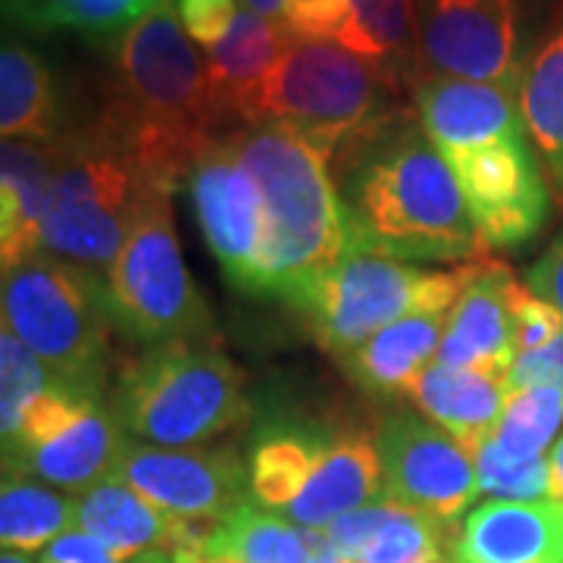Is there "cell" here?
<instances>
[{"mask_svg":"<svg viewBox=\"0 0 563 563\" xmlns=\"http://www.w3.org/2000/svg\"><path fill=\"white\" fill-rule=\"evenodd\" d=\"M563 422V391L554 385H529L510 388L492 442L501 448L510 461H539L551 448Z\"/></svg>","mask_w":563,"mask_h":563,"instance_id":"1f68e13d","label":"cell"},{"mask_svg":"<svg viewBox=\"0 0 563 563\" xmlns=\"http://www.w3.org/2000/svg\"><path fill=\"white\" fill-rule=\"evenodd\" d=\"M476 463V483L479 495L488 501H551V476H548V457L539 461H510L492 435L473 451Z\"/></svg>","mask_w":563,"mask_h":563,"instance_id":"836d02e7","label":"cell"},{"mask_svg":"<svg viewBox=\"0 0 563 563\" xmlns=\"http://www.w3.org/2000/svg\"><path fill=\"white\" fill-rule=\"evenodd\" d=\"M410 103L417 110L422 132L432 144L451 154L485 141L520 132V91L485 81L451 79V76H420Z\"/></svg>","mask_w":563,"mask_h":563,"instance_id":"ac0fdd59","label":"cell"},{"mask_svg":"<svg viewBox=\"0 0 563 563\" xmlns=\"http://www.w3.org/2000/svg\"><path fill=\"white\" fill-rule=\"evenodd\" d=\"M383 457V498L439 523L457 526L479 495L473 454L420 413H391L376 429Z\"/></svg>","mask_w":563,"mask_h":563,"instance_id":"5bb4252c","label":"cell"},{"mask_svg":"<svg viewBox=\"0 0 563 563\" xmlns=\"http://www.w3.org/2000/svg\"><path fill=\"white\" fill-rule=\"evenodd\" d=\"M73 529V498L0 466V554L44 551Z\"/></svg>","mask_w":563,"mask_h":563,"instance_id":"f546056e","label":"cell"},{"mask_svg":"<svg viewBox=\"0 0 563 563\" xmlns=\"http://www.w3.org/2000/svg\"><path fill=\"white\" fill-rule=\"evenodd\" d=\"M244 7H251V10H257L263 16H269V20H279L282 13V0H242Z\"/></svg>","mask_w":563,"mask_h":563,"instance_id":"b9f144b4","label":"cell"},{"mask_svg":"<svg viewBox=\"0 0 563 563\" xmlns=\"http://www.w3.org/2000/svg\"><path fill=\"white\" fill-rule=\"evenodd\" d=\"M91 117L139 163L141 176L176 195L222 120L198 44L181 29L176 0L107 41V69Z\"/></svg>","mask_w":563,"mask_h":563,"instance_id":"6da1fadb","label":"cell"},{"mask_svg":"<svg viewBox=\"0 0 563 563\" xmlns=\"http://www.w3.org/2000/svg\"><path fill=\"white\" fill-rule=\"evenodd\" d=\"M329 169L351 217V247L404 263L488 257L461 185L413 107Z\"/></svg>","mask_w":563,"mask_h":563,"instance_id":"7a4b0ae2","label":"cell"},{"mask_svg":"<svg viewBox=\"0 0 563 563\" xmlns=\"http://www.w3.org/2000/svg\"><path fill=\"white\" fill-rule=\"evenodd\" d=\"M383 492L385 476L376 435L361 426H339L329 432L313 476L282 514V520L310 532H325L347 514L379 501Z\"/></svg>","mask_w":563,"mask_h":563,"instance_id":"e0dca14e","label":"cell"},{"mask_svg":"<svg viewBox=\"0 0 563 563\" xmlns=\"http://www.w3.org/2000/svg\"><path fill=\"white\" fill-rule=\"evenodd\" d=\"M125 563H179V558H176V551H147V554H139Z\"/></svg>","mask_w":563,"mask_h":563,"instance_id":"7bdbcfd3","label":"cell"},{"mask_svg":"<svg viewBox=\"0 0 563 563\" xmlns=\"http://www.w3.org/2000/svg\"><path fill=\"white\" fill-rule=\"evenodd\" d=\"M173 195L151 185L110 273L103 276L117 332L147 347L213 344L217 322L195 285L173 220Z\"/></svg>","mask_w":563,"mask_h":563,"instance_id":"ba28073f","label":"cell"},{"mask_svg":"<svg viewBox=\"0 0 563 563\" xmlns=\"http://www.w3.org/2000/svg\"><path fill=\"white\" fill-rule=\"evenodd\" d=\"M38 561H44V563H125V558H120L117 551H110V548L98 542V539L85 536L81 529H66L60 539H54V542L41 551ZM129 561H132V558H129Z\"/></svg>","mask_w":563,"mask_h":563,"instance_id":"f35d334b","label":"cell"},{"mask_svg":"<svg viewBox=\"0 0 563 563\" xmlns=\"http://www.w3.org/2000/svg\"><path fill=\"white\" fill-rule=\"evenodd\" d=\"M561 332V313L548 301H542L539 295H532L526 288V282H520L514 291V347H517V357L551 344Z\"/></svg>","mask_w":563,"mask_h":563,"instance_id":"e575fe53","label":"cell"},{"mask_svg":"<svg viewBox=\"0 0 563 563\" xmlns=\"http://www.w3.org/2000/svg\"><path fill=\"white\" fill-rule=\"evenodd\" d=\"M507 395H510L507 373L454 369V366L432 361L417 373V379L410 383L404 398L413 404L426 420L435 422L448 435H454L466 451H473L492 435Z\"/></svg>","mask_w":563,"mask_h":563,"instance_id":"603a6c76","label":"cell"},{"mask_svg":"<svg viewBox=\"0 0 563 563\" xmlns=\"http://www.w3.org/2000/svg\"><path fill=\"white\" fill-rule=\"evenodd\" d=\"M335 41L379 66L401 91L413 95V85L422 76L413 0H347V22Z\"/></svg>","mask_w":563,"mask_h":563,"instance_id":"f1b7e54d","label":"cell"},{"mask_svg":"<svg viewBox=\"0 0 563 563\" xmlns=\"http://www.w3.org/2000/svg\"><path fill=\"white\" fill-rule=\"evenodd\" d=\"M125 442L107 398H81L54 385L25 413L20 439L0 454V466L73 498L113 476Z\"/></svg>","mask_w":563,"mask_h":563,"instance_id":"8fae6325","label":"cell"},{"mask_svg":"<svg viewBox=\"0 0 563 563\" xmlns=\"http://www.w3.org/2000/svg\"><path fill=\"white\" fill-rule=\"evenodd\" d=\"M161 0H0V16L35 32H81L110 41L144 20Z\"/></svg>","mask_w":563,"mask_h":563,"instance_id":"4dcf8cb0","label":"cell"},{"mask_svg":"<svg viewBox=\"0 0 563 563\" xmlns=\"http://www.w3.org/2000/svg\"><path fill=\"white\" fill-rule=\"evenodd\" d=\"M79 120L57 73L25 44L0 41V139L54 141Z\"/></svg>","mask_w":563,"mask_h":563,"instance_id":"d4e9b609","label":"cell"},{"mask_svg":"<svg viewBox=\"0 0 563 563\" xmlns=\"http://www.w3.org/2000/svg\"><path fill=\"white\" fill-rule=\"evenodd\" d=\"M454 532L457 526L379 498L342 517L322 536L351 563H454Z\"/></svg>","mask_w":563,"mask_h":563,"instance_id":"7402d4cb","label":"cell"},{"mask_svg":"<svg viewBox=\"0 0 563 563\" xmlns=\"http://www.w3.org/2000/svg\"><path fill=\"white\" fill-rule=\"evenodd\" d=\"M176 7H179L181 29L188 32V38L203 51H210L213 44H220L229 25L235 22L242 0H176Z\"/></svg>","mask_w":563,"mask_h":563,"instance_id":"8d00e7d4","label":"cell"},{"mask_svg":"<svg viewBox=\"0 0 563 563\" xmlns=\"http://www.w3.org/2000/svg\"><path fill=\"white\" fill-rule=\"evenodd\" d=\"M73 529L98 539L125 561L147 551H185L207 536V526L169 517L117 476L73 495Z\"/></svg>","mask_w":563,"mask_h":563,"instance_id":"d6986e66","label":"cell"},{"mask_svg":"<svg viewBox=\"0 0 563 563\" xmlns=\"http://www.w3.org/2000/svg\"><path fill=\"white\" fill-rule=\"evenodd\" d=\"M523 282L532 295H539L563 317V232L548 244V251L526 273Z\"/></svg>","mask_w":563,"mask_h":563,"instance_id":"ab89813d","label":"cell"},{"mask_svg":"<svg viewBox=\"0 0 563 563\" xmlns=\"http://www.w3.org/2000/svg\"><path fill=\"white\" fill-rule=\"evenodd\" d=\"M288 41L291 32L279 20H269L242 3L239 16L220 44L203 51L207 79L222 120V135L251 120L263 81L285 54Z\"/></svg>","mask_w":563,"mask_h":563,"instance_id":"44dd1931","label":"cell"},{"mask_svg":"<svg viewBox=\"0 0 563 563\" xmlns=\"http://www.w3.org/2000/svg\"><path fill=\"white\" fill-rule=\"evenodd\" d=\"M0 320L57 388L110 398L117 325L101 276L38 251L0 276Z\"/></svg>","mask_w":563,"mask_h":563,"instance_id":"5b68a950","label":"cell"},{"mask_svg":"<svg viewBox=\"0 0 563 563\" xmlns=\"http://www.w3.org/2000/svg\"><path fill=\"white\" fill-rule=\"evenodd\" d=\"M422 76L485 81L520 91L526 60L542 35L539 0H413Z\"/></svg>","mask_w":563,"mask_h":563,"instance_id":"30bf717a","label":"cell"},{"mask_svg":"<svg viewBox=\"0 0 563 563\" xmlns=\"http://www.w3.org/2000/svg\"><path fill=\"white\" fill-rule=\"evenodd\" d=\"M454 563H563V504L485 501L451 544Z\"/></svg>","mask_w":563,"mask_h":563,"instance_id":"ffe728a7","label":"cell"},{"mask_svg":"<svg viewBox=\"0 0 563 563\" xmlns=\"http://www.w3.org/2000/svg\"><path fill=\"white\" fill-rule=\"evenodd\" d=\"M332 426L298 420H273L254 429L247 451L251 504L282 517L313 476L329 442Z\"/></svg>","mask_w":563,"mask_h":563,"instance_id":"4316f807","label":"cell"},{"mask_svg":"<svg viewBox=\"0 0 563 563\" xmlns=\"http://www.w3.org/2000/svg\"><path fill=\"white\" fill-rule=\"evenodd\" d=\"M0 563H38L32 554H25V551H3L0 554Z\"/></svg>","mask_w":563,"mask_h":563,"instance_id":"ee69618b","label":"cell"},{"mask_svg":"<svg viewBox=\"0 0 563 563\" xmlns=\"http://www.w3.org/2000/svg\"><path fill=\"white\" fill-rule=\"evenodd\" d=\"M54 141L0 139V276L41 251Z\"/></svg>","mask_w":563,"mask_h":563,"instance_id":"cb8c5ba5","label":"cell"},{"mask_svg":"<svg viewBox=\"0 0 563 563\" xmlns=\"http://www.w3.org/2000/svg\"><path fill=\"white\" fill-rule=\"evenodd\" d=\"M185 185L225 282L263 298V201L247 169L217 139L203 147Z\"/></svg>","mask_w":563,"mask_h":563,"instance_id":"9a60e30c","label":"cell"},{"mask_svg":"<svg viewBox=\"0 0 563 563\" xmlns=\"http://www.w3.org/2000/svg\"><path fill=\"white\" fill-rule=\"evenodd\" d=\"M54 388L41 361L0 320V454L20 439L25 413Z\"/></svg>","mask_w":563,"mask_h":563,"instance_id":"d6a6232c","label":"cell"},{"mask_svg":"<svg viewBox=\"0 0 563 563\" xmlns=\"http://www.w3.org/2000/svg\"><path fill=\"white\" fill-rule=\"evenodd\" d=\"M448 313L413 310L339 357L344 376L373 398H404L422 366L435 361Z\"/></svg>","mask_w":563,"mask_h":563,"instance_id":"484cf974","label":"cell"},{"mask_svg":"<svg viewBox=\"0 0 563 563\" xmlns=\"http://www.w3.org/2000/svg\"><path fill=\"white\" fill-rule=\"evenodd\" d=\"M54 176L47 188L41 251L107 276L139 217L151 181L91 110L54 139Z\"/></svg>","mask_w":563,"mask_h":563,"instance_id":"52a82bcc","label":"cell"},{"mask_svg":"<svg viewBox=\"0 0 563 563\" xmlns=\"http://www.w3.org/2000/svg\"><path fill=\"white\" fill-rule=\"evenodd\" d=\"M110 410L129 439L203 448L251 420L244 373L213 344H166L120 366Z\"/></svg>","mask_w":563,"mask_h":563,"instance_id":"8992f818","label":"cell"},{"mask_svg":"<svg viewBox=\"0 0 563 563\" xmlns=\"http://www.w3.org/2000/svg\"><path fill=\"white\" fill-rule=\"evenodd\" d=\"M520 113L544 176L563 201V0L544 20V29L520 79Z\"/></svg>","mask_w":563,"mask_h":563,"instance_id":"83f0119b","label":"cell"},{"mask_svg":"<svg viewBox=\"0 0 563 563\" xmlns=\"http://www.w3.org/2000/svg\"><path fill=\"white\" fill-rule=\"evenodd\" d=\"M220 139L261 191L263 298L291 307L351 251L342 191L320 151L282 125H235Z\"/></svg>","mask_w":563,"mask_h":563,"instance_id":"3957f363","label":"cell"},{"mask_svg":"<svg viewBox=\"0 0 563 563\" xmlns=\"http://www.w3.org/2000/svg\"><path fill=\"white\" fill-rule=\"evenodd\" d=\"M488 251L529 244L548 222L551 195L526 129L466 151L442 154Z\"/></svg>","mask_w":563,"mask_h":563,"instance_id":"7c38bea8","label":"cell"},{"mask_svg":"<svg viewBox=\"0 0 563 563\" xmlns=\"http://www.w3.org/2000/svg\"><path fill=\"white\" fill-rule=\"evenodd\" d=\"M407 91L379 66L332 38H295L263 81L251 120L273 122L313 144L329 166L398 120Z\"/></svg>","mask_w":563,"mask_h":563,"instance_id":"277c9868","label":"cell"},{"mask_svg":"<svg viewBox=\"0 0 563 563\" xmlns=\"http://www.w3.org/2000/svg\"><path fill=\"white\" fill-rule=\"evenodd\" d=\"M279 22L295 38H339L347 22V0H282Z\"/></svg>","mask_w":563,"mask_h":563,"instance_id":"d590c367","label":"cell"},{"mask_svg":"<svg viewBox=\"0 0 563 563\" xmlns=\"http://www.w3.org/2000/svg\"><path fill=\"white\" fill-rule=\"evenodd\" d=\"M548 476H551V492H548V498L563 504V435L554 442L551 454H548Z\"/></svg>","mask_w":563,"mask_h":563,"instance_id":"60d3db41","label":"cell"},{"mask_svg":"<svg viewBox=\"0 0 563 563\" xmlns=\"http://www.w3.org/2000/svg\"><path fill=\"white\" fill-rule=\"evenodd\" d=\"M520 279L501 261L461 263V295L448 313L435 361L454 369L507 373L514 347V291Z\"/></svg>","mask_w":563,"mask_h":563,"instance_id":"2e32d148","label":"cell"},{"mask_svg":"<svg viewBox=\"0 0 563 563\" xmlns=\"http://www.w3.org/2000/svg\"><path fill=\"white\" fill-rule=\"evenodd\" d=\"M461 295L457 269H420L413 263L351 247L303 291L291 310L329 357H344L413 310L451 313Z\"/></svg>","mask_w":563,"mask_h":563,"instance_id":"9c48e42d","label":"cell"},{"mask_svg":"<svg viewBox=\"0 0 563 563\" xmlns=\"http://www.w3.org/2000/svg\"><path fill=\"white\" fill-rule=\"evenodd\" d=\"M113 476L191 526H217L251 504L247 461L235 444L157 448L129 439Z\"/></svg>","mask_w":563,"mask_h":563,"instance_id":"4fadbf2b","label":"cell"},{"mask_svg":"<svg viewBox=\"0 0 563 563\" xmlns=\"http://www.w3.org/2000/svg\"><path fill=\"white\" fill-rule=\"evenodd\" d=\"M554 385L563 391V332L539 351L520 354L510 366V388Z\"/></svg>","mask_w":563,"mask_h":563,"instance_id":"74e56055","label":"cell"}]
</instances>
